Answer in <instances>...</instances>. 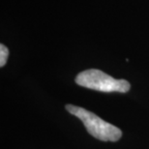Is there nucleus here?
Instances as JSON below:
<instances>
[{"mask_svg": "<svg viewBox=\"0 0 149 149\" xmlns=\"http://www.w3.org/2000/svg\"><path fill=\"white\" fill-rule=\"evenodd\" d=\"M66 109L71 114L79 118L84 124L87 132L97 139L103 141H117L122 136L120 129L103 120L95 113L87 109L74 105H67Z\"/></svg>", "mask_w": 149, "mask_h": 149, "instance_id": "1", "label": "nucleus"}, {"mask_svg": "<svg viewBox=\"0 0 149 149\" xmlns=\"http://www.w3.org/2000/svg\"><path fill=\"white\" fill-rule=\"evenodd\" d=\"M76 82L82 87L102 92H120L130 90V83L125 79H116L97 69H89L79 73Z\"/></svg>", "mask_w": 149, "mask_h": 149, "instance_id": "2", "label": "nucleus"}, {"mask_svg": "<svg viewBox=\"0 0 149 149\" xmlns=\"http://www.w3.org/2000/svg\"><path fill=\"white\" fill-rule=\"evenodd\" d=\"M8 56H9L8 49L3 44H1L0 45V66L1 67H3L6 64Z\"/></svg>", "mask_w": 149, "mask_h": 149, "instance_id": "3", "label": "nucleus"}]
</instances>
